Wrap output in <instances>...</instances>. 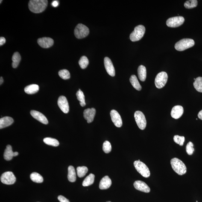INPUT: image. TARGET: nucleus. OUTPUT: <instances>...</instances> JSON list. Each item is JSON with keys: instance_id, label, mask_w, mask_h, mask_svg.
Masks as SVG:
<instances>
[{"instance_id": "f257e3e1", "label": "nucleus", "mask_w": 202, "mask_h": 202, "mask_svg": "<svg viewBox=\"0 0 202 202\" xmlns=\"http://www.w3.org/2000/svg\"><path fill=\"white\" fill-rule=\"evenodd\" d=\"M48 3L47 0H30L29 3V8L33 13H42L46 9Z\"/></svg>"}, {"instance_id": "f03ea898", "label": "nucleus", "mask_w": 202, "mask_h": 202, "mask_svg": "<svg viewBox=\"0 0 202 202\" xmlns=\"http://www.w3.org/2000/svg\"><path fill=\"white\" fill-rule=\"evenodd\" d=\"M170 163L173 169L179 175H183L186 173V165L180 159L173 158L171 160Z\"/></svg>"}, {"instance_id": "7ed1b4c3", "label": "nucleus", "mask_w": 202, "mask_h": 202, "mask_svg": "<svg viewBox=\"0 0 202 202\" xmlns=\"http://www.w3.org/2000/svg\"><path fill=\"white\" fill-rule=\"evenodd\" d=\"M145 26L142 25L137 26L134 30L131 33L130 39L132 42L137 41L143 37L145 32Z\"/></svg>"}, {"instance_id": "20e7f679", "label": "nucleus", "mask_w": 202, "mask_h": 202, "mask_svg": "<svg viewBox=\"0 0 202 202\" xmlns=\"http://www.w3.org/2000/svg\"><path fill=\"white\" fill-rule=\"evenodd\" d=\"M195 45V42L192 39L185 38L181 39L175 44V48L179 51H183L192 47Z\"/></svg>"}, {"instance_id": "39448f33", "label": "nucleus", "mask_w": 202, "mask_h": 202, "mask_svg": "<svg viewBox=\"0 0 202 202\" xmlns=\"http://www.w3.org/2000/svg\"><path fill=\"white\" fill-rule=\"evenodd\" d=\"M134 165L137 171L143 176L146 178L150 176L149 170L143 162H141L140 161H136L134 162Z\"/></svg>"}, {"instance_id": "423d86ee", "label": "nucleus", "mask_w": 202, "mask_h": 202, "mask_svg": "<svg viewBox=\"0 0 202 202\" xmlns=\"http://www.w3.org/2000/svg\"><path fill=\"white\" fill-rule=\"evenodd\" d=\"M89 29L86 26L79 24L74 30V34L77 39H82L86 37L89 34Z\"/></svg>"}, {"instance_id": "0eeeda50", "label": "nucleus", "mask_w": 202, "mask_h": 202, "mask_svg": "<svg viewBox=\"0 0 202 202\" xmlns=\"http://www.w3.org/2000/svg\"><path fill=\"white\" fill-rule=\"evenodd\" d=\"M168 75L166 72H162L156 75L155 79V85L158 89H160L165 86L168 80Z\"/></svg>"}, {"instance_id": "6e6552de", "label": "nucleus", "mask_w": 202, "mask_h": 202, "mask_svg": "<svg viewBox=\"0 0 202 202\" xmlns=\"http://www.w3.org/2000/svg\"><path fill=\"white\" fill-rule=\"evenodd\" d=\"M134 116L138 127L141 130H144L147 124L145 115L140 111H137L135 112Z\"/></svg>"}, {"instance_id": "1a4fd4ad", "label": "nucleus", "mask_w": 202, "mask_h": 202, "mask_svg": "<svg viewBox=\"0 0 202 202\" xmlns=\"http://www.w3.org/2000/svg\"><path fill=\"white\" fill-rule=\"evenodd\" d=\"M16 177L11 171L4 173L1 177V182L6 185H13L16 182Z\"/></svg>"}, {"instance_id": "9d476101", "label": "nucleus", "mask_w": 202, "mask_h": 202, "mask_svg": "<svg viewBox=\"0 0 202 202\" xmlns=\"http://www.w3.org/2000/svg\"><path fill=\"white\" fill-rule=\"evenodd\" d=\"M184 22L185 19L183 17H174L168 19L166 22V25L168 27L174 28L180 26Z\"/></svg>"}, {"instance_id": "9b49d317", "label": "nucleus", "mask_w": 202, "mask_h": 202, "mask_svg": "<svg viewBox=\"0 0 202 202\" xmlns=\"http://www.w3.org/2000/svg\"><path fill=\"white\" fill-rule=\"evenodd\" d=\"M110 115L112 122L115 126L120 128L122 127V118L119 113L116 110H112L111 111Z\"/></svg>"}, {"instance_id": "f8f14e48", "label": "nucleus", "mask_w": 202, "mask_h": 202, "mask_svg": "<svg viewBox=\"0 0 202 202\" xmlns=\"http://www.w3.org/2000/svg\"><path fill=\"white\" fill-rule=\"evenodd\" d=\"M58 105L61 110L65 113L69 112V107L66 98L64 96H60L58 101Z\"/></svg>"}, {"instance_id": "ddd939ff", "label": "nucleus", "mask_w": 202, "mask_h": 202, "mask_svg": "<svg viewBox=\"0 0 202 202\" xmlns=\"http://www.w3.org/2000/svg\"><path fill=\"white\" fill-rule=\"evenodd\" d=\"M104 65L106 71L109 75L111 77H114L115 75V68L111 60L109 57L104 58Z\"/></svg>"}, {"instance_id": "4468645a", "label": "nucleus", "mask_w": 202, "mask_h": 202, "mask_svg": "<svg viewBox=\"0 0 202 202\" xmlns=\"http://www.w3.org/2000/svg\"><path fill=\"white\" fill-rule=\"evenodd\" d=\"M38 43L41 47L48 48L52 46L54 44V40L50 38L44 37L38 39Z\"/></svg>"}, {"instance_id": "2eb2a0df", "label": "nucleus", "mask_w": 202, "mask_h": 202, "mask_svg": "<svg viewBox=\"0 0 202 202\" xmlns=\"http://www.w3.org/2000/svg\"><path fill=\"white\" fill-rule=\"evenodd\" d=\"M134 186L135 189L138 191L145 193L150 192L151 189L149 186L146 183L141 180H137L134 183Z\"/></svg>"}, {"instance_id": "dca6fc26", "label": "nucleus", "mask_w": 202, "mask_h": 202, "mask_svg": "<svg viewBox=\"0 0 202 202\" xmlns=\"http://www.w3.org/2000/svg\"><path fill=\"white\" fill-rule=\"evenodd\" d=\"M95 113L96 110L94 108H88L84 110L83 112V117L85 119L87 120L88 123H90L93 121Z\"/></svg>"}, {"instance_id": "f3484780", "label": "nucleus", "mask_w": 202, "mask_h": 202, "mask_svg": "<svg viewBox=\"0 0 202 202\" xmlns=\"http://www.w3.org/2000/svg\"><path fill=\"white\" fill-rule=\"evenodd\" d=\"M30 114L35 119L44 124H47L48 121L47 118L43 114L37 111L32 110L30 111Z\"/></svg>"}, {"instance_id": "a211bd4d", "label": "nucleus", "mask_w": 202, "mask_h": 202, "mask_svg": "<svg viewBox=\"0 0 202 202\" xmlns=\"http://www.w3.org/2000/svg\"><path fill=\"white\" fill-rule=\"evenodd\" d=\"M183 108L182 106L177 105L174 106L171 110V116L175 119H178L183 114Z\"/></svg>"}, {"instance_id": "6ab92c4d", "label": "nucleus", "mask_w": 202, "mask_h": 202, "mask_svg": "<svg viewBox=\"0 0 202 202\" xmlns=\"http://www.w3.org/2000/svg\"><path fill=\"white\" fill-rule=\"evenodd\" d=\"M112 185V181L108 176H105L100 182L99 188L101 189L104 190L108 189Z\"/></svg>"}, {"instance_id": "aec40b11", "label": "nucleus", "mask_w": 202, "mask_h": 202, "mask_svg": "<svg viewBox=\"0 0 202 202\" xmlns=\"http://www.w3.org/2000/svg\"><path fill=\"white\" fill-rule=\"evenodd\" d=\"M14 122V120L11 117L5 116L0 119V128L2 129L9 126Z\"/></svg>"}, {"instance_id": "412c9836", "label": "nucleus", "mask_w": 202, "mask_h": 202, "mask_svg": "<svg viewBox=\"0 0 202 202\" xmlns=\"http://www.w3.org/2000/svg\"><path fill=\"white\" fill-rule=\"evenodd\" d=\"M138 75L139 80L142 81H145L146 77V70L145 66L140 65L138 68Z\"/></svg>"}, {"instance_id": "4be33fe9", "label": "nucleus", "mask_w": 202, "mask_h": 202, "mask_svg": "<svg viewBox=\"0 0 202 202\" xmlns=\"http://www.w3.org/2000/svg\"><path fill=\"white\" fill-rule=\"evenodd\" d=\"M39 88L36 84H31L26 86L25 89V92L29 95H32L38 92Z\"/></svg>"}, {"instance_id": "5701e85b", "label": "nucleus", "mask_w": 202, "mask_h": 202, "mask_svg": "<svg viewBox=\"0 0 202 202\" xmlns=\"http://www.w3.org/2000/svg\"><path fill=\"white\" fill-rule=\"evenodd\" d=\"M14 152L12 150L11 146L8 145L4 152V158L7 161L11 160L14 157Z\"/></svg>"}, {"instance_id": "b1692460", "label": "nucleus", "mask_w": 202, "mask_h": 202, "mask_svg": "<svg viewBox=\"0 0 202 202\" xmlns=\"http://www.w3.org/2000/svg\"><path fill=\"white\" fill-rule=\"evenodd\" d=\"M68 180L71 182L76 181L77 177L75 168L72 166H69L68 167Z\"/></svg>"}, {"instance_id": "393cba45", "label": "nucleus", "mask_w": 202, "mask_h": 202, "mask_svg": "<svg viewBox=\"0 0 202 202\" xmlns=\"http://www.w3.org/2000/svg\"><path fill=\"white\" fill-rule=\"evenodd\" d=\"M130 80L132 86L133 87L138 91H140L142 89V86L140 84L136 76L135 75H132L130 77Z\"/></svg>"}, {"instance_id": "a878e982", "label": "nucleus", "mask_w": 202, "mask_h": 202, "mask_svg": "<svg viewBox=\"0 0 202 202\" xmlns=\"http://www.w3.org/2000/svg\"><path fill=\"white\" fill-rule=\"evenodd\" d=\"M13 61L12 66L13 68H16L19 66L20 62L21 60V57L19 53L18 52H15L13 55L12 58Z\"/></svg>"}, {"instance_id": "bb28decb", "label": "nucleus", "mask_w": 202, "mask_h": 202, "mask_svg": "<svg viewBox=\"0 0 202 202\" xmlns=\"http://www.w3.org/2000/svg\"><path fill=\"white\" fill-rule=\"evenodd\" d=\"M95 176L94 174L91 173L87 176L83 182V186H90L94 183L95 181Z\"/></svg>"}, {"instance_id": "cd10ccee", "label": "nucleus", "mask_w": 202, "mask_h": 202, "mask_svg": "<svg viewBox=\"0 0 202 202\" xmlns=\"http://www.w3.org/2000/svg\"><path fill=\"white\" fill-rule=\"evenodd\" d=\"M30 179L33 182L37 183H41L44 181L43 177L37 173L34 172L30 174Z\"/></svg>"}, {"instance_id": "c85d7f7f", "label": "nucleus", "mask_w": 202, "mask_h": 202, "mask_svg": "<svg viewBox=\"0 0 202 202\" xmlns=\"http://www.w3.org/2000/svg\"><path fill=\"white\" fill-rule=\"evenodd\" d=\"M44 142L47 145L57 147L59 145V142L57 139L50 137H46L44 139Z\"/></svg>"}, {"instance_id": "c756f323", "label": "nucleus", "mask_w": 202, "mask_h": 202, "mask_svg": "<svg viewBox=\"0 0 202 202\" xmlns=\"http://www.w3.org/2000/svg\"><path fill=\"white\" fill-rule=\"evenodd\" d=\"M77 100L80 101V104L82 107H84L86 105V102L84 94L80 89H79L76 94Z\"/></svg>"}, {"instance_id": "7c9ffc66", "label": "nucleus", "mask_w": 202, "mask_h": 202, "mask_svg": "<svg viewBox=\"0 0 202 202\" xmlns=\"http://www.w3.org/2000/svg\"><path fill=\"white\" fill-rule=\"evenodd\" d=\"M194 86L197 91L202 92V77H198L196 79L194 83Z\"/></svg>"}, {"instance_id": "2f4dec72", "label": "nucleus", "mask_w": 202, "mask_h": 202, "mask_svg": "<svg viewBox=\"0 0 202 202\" xmlns=\"http://www.w3.org/2000/svg\"><path fill=\"white\" fill-rule=\"evenodd\" d=\"M89 63V60L87 57L85 56H83L80 58L79 60V65L82 69H85L87 67Z\"/></svg>"}, {"instance_id": "473e14b6", "label": "nucleus", "mask_w": 202, "mask_h": 202, "mask_svg": "<svg viewBox=\"0 0 202 202\" xmlns=\"http://www.w3.org/2000/svg\"><path fill=\"white\" fill-rule=\"evenodd\" d=\"M88 171V169L86 167H78L77 168V175L80 178L84 177Z\"/></svg>"}, {"instance_id": "72a5a7b5", "label": "nucleus", "mask_w": 202, "mask_h": 202, "mask_svg": "<svg viewBox=\"0 0 202 202\" xmlns=\"http://www.w3.org/2000/svg\"><path fill=\"white\" fill-rule=\"evenodd\" d=\"M198 5V1L197 0H190L186 2L184 6L186 8L191 9L196 7Z\"/></svg>"}, {"instance_id": "f704fd0d", "label": "nucleus", "mask_w": 202, "mask_h": 202, "mask_svg": "<svg viewBox=\"0 0 202 202\" xmlns=\"http://www.w3.org/2000/svg\"><path fill=\"white\" fill-rule=\"evenodd\" d=\"M59 75L62 79L63 80H68L70 78V74L69 71L66 69H63L60 70L59 72Z\"/></svg>"}, {"instance_id": "c9c22d12", "label": "nucleus", "mask_w": 202, "mask_h": 202, "mask_svg": "<svg viewBox=\"0 0 202 202\" xmlns=\"http://www.w3.org/2000/svg\"><path fill=\"white\" fill-rule=\"evenodd\" d=\"M174 142L180 146L183 145L185 140V138L184 136H180L179 135H175L173 138Z\"/></svg>"}, {"instance_id": "e433bc0d", "label": "nucleus", "mask_w": 202, "mask_h": 202, "mask_svg": "<svg viewBox=\"0 0 202 202\" xmlns=\"http://www.w3.org/2000/svg\"><path fill=\"white\" fill-rule=\"evenodd\" d=\"M103 151L106 153H109L111 151V145L109 141H105L103 144Z\"/></svg>"}, {"instance_id": "4c0bfd02", "label": "nucleus", "mask_w": 202, "mask_h": 202, "mask_svg": "<svg viewBox=\"0 0 202 202\" xmlns=\"http://www.w3.org/2000/svg\"><path fill=\"white\" fill-rule=\"evenodd\" d=\"M194 145L192 142H189L187 145L186 148L187 153L190 155H192L194 151V149L193 148Z\"/></svg>"}, {"instance_id": "58836bf2", "label": "nucleus", "mask_w": 202, "mask_h": 202, "mask_svg": "<svg viewBox=\"0 0 202 202\" xmlns=\"http://www.w3.org/2000/svg\"><path fill=\"white\" fill-rule=\"evenodd\" d=\"M58 199L60 202H70L69 200L62 195H59L58 197Z\"/></svg>"}, {"instance_id": "ea45409f", "label": "nucleus", "mask_w": 202, "mask_h": 202, "mask_svg": "<svg viewBox=\"0 0 202 202\" xmlns=\"http://www.w3.org/2000/svg\"><path fill=\"white\" fill-rule=\"evenodd\" d=\"M6 42V39L5 38L1 37L0 38V45L2 46L5 44Z\"/></svg>"}, {"instance_id": "a19ab883", "label": "nucleus", "mask_w": 202, "mask_h": 202, "mask_svg": "<svg viewBox=\"0 0 202 202\" xmlns=\"http://www.w3.org/2000/svg\"><path fill=\"white\" fill-rule=\"evenodd\" d=\"M59 5V2L57 1H54L52 3V5L54 7H57Z\"/></svg>"}, {"instance_id": "79ce46f5", "label": "nucleus", "mask_w": 202, "mask_h": 202, "mask_svg": "<svg viewBox=\"0 0 202 202\" xmlns=\"http://www.w3.org/2000/svg\"><path fill=\"white\" fill-rule=\"evenodd\" d=\"M198 116L199 119L202 120V110L199 112Z\"/></svg>"}, {"instance_id": "37998d69", "label": "nucleus", "mask_w": 202, "mask_h": 202, "mask_svg": "<svg viewBox=\"0 0 202 202\" xmlns=\"http://www.w3.org/2000/svg\"><path fill=\"white\" fill-rule=\"evenodd\" d=\"M3 82H4V80H3V77H1V78H0V84H1V85L2 84Z\"/></svg>"}, {"instance_id": "c03bdc74", "label": "nucleus", "mask_w": 202, "mask_h": 202, "mask_svg": "<svg viewBox=\"0 0 202 202\" xmlns=\"http://www.w3.org/2000/svg\"><path fill=\"white\" fill-rule=\"evenodd\" d=\"M18 154H19V153H18V152H14V156H17Z\"/></svg>"}, {"instance_id": "a18cd8bd", "label": "nucleus", "mask_w": 202, "mask_h": 202, "mask_svg": "<svg viewBox=\"0 0 202 202\" xmlns=\"http://www.w3.org/2000/svg\"><path fill=\"white\" fill-rule=\"evenodd\" d=\"M2 1H1V2H2Z\"/></svg>"}, {"instance_id": "49530a36", "label": "nucleus", "mask_w": 202, "mask_h": 202, "mask_svg": "<svg viewBox=\"0 0 202 202\" xmlns=\"http://www.w3.org/2000/svg\"><path fill=\"white\" fill-rule=\"evenodd\" d=\"M194 80H196V79H195V78H194Z\"/></svg>"}, {"instance_id": "de8ad7c7", "label": "nucleus", "mask_w": 202, "mask_h": 202, "mask_svg": "<svg viewBox=\"0 0 202 202\" xmlns=\"http://www.w3.org/2000/svg\"><path fill=\"white\" fill-rule=\"evenodd\" d=\"M111 202V201H108V202Z\"/></svg>"}]
</instances>
